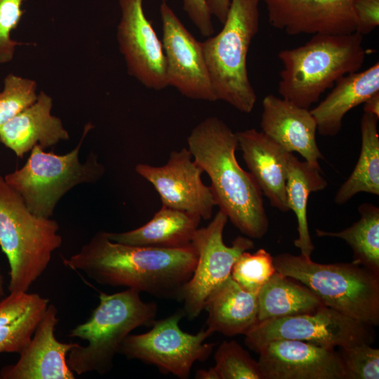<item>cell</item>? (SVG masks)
<instances>
[{
    "instance_id": "23",
    "label": "cell",
    "mask_w": 379,
    "mask_h": 379,
    "mask_svg": "<svg viewBox=\"0 0 379 379\" xmlns=\"http://www.w3.org/2000/svg\"><path fill=\"white\" fill-rule=\"evenodd\" d=\"M201 220L197 215L161 206L142 226L124 232H107V235L112 241L124 244L180 248L192 245Z\"/></svg>"
},
{
    "instance_id": "3",
    "label": "cell",
    "mask_w": 379,
    "mask_h": 379,
    "mask_svg": "<svg viewBox=\"0 0 379 379\" xmlns=\"http://www.w3.org/2000/svg\"><path fill=\"white\" fill-rule=\"evenodd\" d=\"M362 41L363 35L357 32L317 34L300 46L281 51L279 95L309 109L340 78L361 69L367 54Z\"/></svg>"
},
{
    "instance_id": "38",
    "label": "cell",
    "mask_w": 379,
    "mask_h": 379,
    "mask_svg": "<svg viewBox=\"0 0 379 379\" xmlns=\"http://www.w3.org/2000/svg\"><path fill=\"white\" fill-rule=\"evenodd\" d=\"M195 378L197 379H220L214 366L207 370H198L196 373Z\"/></svg>"
},
{
    "instance_id": "6",
    "label": "cell",
    "mask_w": 379,
    "mask_h": 379,
    "mask_svg": "<svg viewBox=\"0 0 379 379\" xmlns=\"http://www.w3.org/2000/svg\"><path fill=\"white\" fill-rule=\"evenodd\" d=\"M273 262L278 272L305 285L325 306L378 326V274L354 262L319 263L288 253L273 257Z\"/></svg>"
},
{
    "instance_id": "27",
    "label": "cell",
    "mask_w": 379,
    "mask_h": 379,
    "mask_svg": "<svg viewBox=\"0 0 379 379\" xmlns=\"http://www.w3.org/2000/svg\"><path fill=\"white\" fill-rule=\"evenodd\" d=\"M378 119L364 113L361 119V147L357 163L338 189L335 202L342 205L359 192L379 195Z\"/></svg>"
},
{
    "instance_id": "33",
    "label": "cell",
    "mask_w": 379,
    "mask_h": 379,
    "mask_svg": "<svg viewBox=\"0 0 379 379\" xmlns=\"http://www.w3.org/2000/svg\"><path fill=\"white\" fill-rule=\"evenodd\" d=\"M25 0H0V65L13 60L16 48L25 44L11 38V32L18 26L25 10Z\"/></svg>"
},
{
    "instance_id": "12",
    "label": "cell",
    "mask_w": 379,
    "mask_h": 379,
    "mask_svg": "<svg viewBox=\"0 0 379 379\" xmlns=\"http://www.w3.org/2000/svg\"><path fill=\"white\" fill-rule=\"evenodd\" d=\"M135 170L154 186L162 206L191 213L204 220L211 218L216 203L210 186L202 181L204 171L188 148L172 151L163 166L138 164Z\"/></svg>"
},
{
    "instance_id": "24",
    "label": "cell",
    "mask_w": 379,
    "mask_h": 379,
    "mask_svg": "<svg viewBox=\"0 0 379 379\" xmlns=\"http://www.w3.org/2000/svg\"><path fill=\"white\" fill-rule=\"evenodd\" d=\"M49 304L38 293L11 292L0 300V354H20Z\"/></svg>"
},
{
    "instance_id": "10",
    "label": "cell",
    "mask_w": 379,
    "mask_h": 379,
    "mask_svg": "<svg viewBox=\"0 0 379 379\" xmlns=\"http://www.w3.org/2000/svg\"><path fill=\"white\" fill-rule=\"evenodd\" d=\"M372 327L324 305L310 313L258 321L244 334V342L256 352L268 342L280 339L340 348L373 343L375 334Z\"/></svg>"
},
{
    "instance_id": "7",
    "label": "cell",
    "mask_w": 379,
    "mask_h": 379,
    "mask_svg": "<svg viewBox=\"0 0 379 379\" xmlns=\"http://www.w3.org/2000/svg\"><path fill=\"white\" fill-rule=\"evenodd\" d=\"M51 218L32 213L0 175V246L10 266L8 291L27 292L43 274L62 239Z\"/></svg>"
},
{
    "instance_id": "19",
    "label": "cell",
    "mask_w": 379,
    "mask_h": 379,
    "mask_svg": "<svg viewBox=\"0 0 379 379\" xmlns=\"http://www.w3.org/2000/svg\"><path fill=\"white\" fill-rule=\"evenodd\" d=\"M236 135L243 159L262 193L272 207L290 211L286 190L289 152L255 128Z\"/></svg>"
},
{
    "instance_id": "4",
    "label": "cell",
    "mask_w": 379,
    "mask_h": 379,
    "mask_svg": "<svg viewBox=\"0 0 379 379\" xmlns=\"http://www.w3.org/2000/svg\"><path fill=\"white\" fill-rule=\"evenodd\" d=\"M134 288L108 295L100 293L99 304L86 321L72 328L69 336L87 341L69 352L67 361L77 375L111 371L114 359L130 333L140 326H152L157 314L154 302H144Z\"/></svg>"
},
{
    "instance_id": "37",
    "label": "cell",
    "mask_w": 379,
    "mask_h": 379,
    "mask_svg": "<svg viewBox=\"0 0 379 379\" xmlns=\"http://www.w3.org/2000/svg\"><path fill=\"white\" fill-rule=\"evenodd\" d=\"M364 113L379 118V92L373 94L364 102Z\"/></svg>"
},
{
    "instance_id": "35",
    "label": "cell",
    "mask_w": 379,
    "mask_h": 379,
    "mask_svg": "<svg viewBox=\"0 0 379 379\" xmlns=\"http://www.w3.org/2000/svg\"><path fill=\"white\" fill-rule=\"evenodd\" d=\"M183 10L204 36L213 34L215 29L207 0H183Z\"/></svg>"
},
{
    "instance_id": "9",
    "label": "cell",
    "mask_w": 379,
    "mask_h": 379,
    "mask_svg": "<svg viewBox=\"0 0 379 379\" xmlns=\"http://www.w3.org/2000/svg\"><path fill=\"white\" fill-rule=\"evenodd\" d=\"M183 310L154 321L152 328L142 334H129L122 343L119 354L128 359L152 364L164 374L171 373L180 379L190 375L196 361L208 359L215 343H205L213 333L208 328L197 334L183 331L179 325Z\"/></svg>"
},
{
    "instance_id": "25",
    "label": "cell",
    "mask_w": 379,
    "mask_h": 379,
    "mask_svg": "<svg viewBox=\"0 0 379 379\" xmlns=\"http://www.w3.org/2000/svg\"><path fill=\"white\" fill-rule=\"evenodd\" d=\"M326 187L327 181L320 166L301 161L292 153L288 154L286 190L289 210L295 213L298 222V237L294 245L306 258H310L314 250L307 222L308 199L311 192L323 190Z\"/></svg>"
},
{
    "instance_id": "20",
    "label": "cell",
    "mask_w": 379,
    "mask_h": 379,
    "mask_svg": "<svg viewBox=\"0 0 379 379\" xmlns=\"http://www.w3.org/2000/svg\"><path fill=\"white\" fill-rule=\"evenodd\" d=\"M53 98L41 91L36 101L0 128V141L17 157L39 145L42 149L68 140L69 135L60 117L51 114Z\"/></svg>"
},
{
    "instance_id": "5",
    "label": "cell",
    "mask_w": 379,
    "mask_h": 379,
    "mask_svg": "<svg viewBox=\"0 0 379 379\" xmlns=\"http://www.w3.org/2000/svg\"><path fill=\"white\" fill-rule=\"evenodd\" d=\"M260 0H230L223 27L201 42L212 90L216 100L250 113L256 94L250 82L247 55L259 29Z\"/></svg>"
},
{
    "instance_id": "1",
    "label": "cell",
    "mask_w": 379,
    "mask_h": 379,
    "mask_svg": "<svg viewBox=\"0 0 379 379\" xmlns=\"http://www.w3.org/2000/svg\"><path fill=\"white\" fill-rule=\"evenodd\" d=\"M197 258L192 244L180 248L133 246L113 241L107 232L99 231L62 261L100 284L126 286L158 298L180 301Z\"/></svg>"
},
{
    "instance_id": "21",
    "label": "cell",
    "mask_w": 379,
    "mask_h": 379,
    "mask_svg": "<svg viewBox=\"0 0 379 379\" xmlns=\"http://www.w3.org/2000/svg\"><path fill=\"white\" fill-rule=\"evenodd\" d=\"M332 88L326 98L310 110L318 132L324 136L338 134L345 115L379 92V63L342 77Z\"/></svg>"
},
{
    "instance_id": "14",
    "label": "cell",
    "mask_w": 379,
    "mask_h": 379,
    "mask_svg": "<svg viewBox=\"0 0 379 379\" xmlns=\"http://www.w3.org/2000/svg\"><path fill=\"white\" fill-rule=\"evenodd\" d=\"M160 16L168 86L191 99L216 101L201 42L187 30L166 1L160 5Z\"/></svg>"
},
{
    "instance_id": "15",
    "label": "cell",
    "mask_w": 379,
    "mask_h": 379,
    "mask_svg": "<svg viewBox=\"0 0 379 379\" xmlns=\"http://www.w3.org/2000/svg\"><path fill=\"white\" fill-rule=\"evenodd\" d=\"M257 352L262 379H345L341 356L333 347L280 339Z\"/></svg>"
},
{
    "instance_id": "40",
    "label": "cell",
    "mask_w": 379,
    "mask_h": 379,
    "mask_svg": "<svg viewBox=\"0 0 379 379\" xmlns=\"http://www.w3.org/2000/svg\"><path fill=\"white\" fill-rule=\"evenodd\" d=\"M167 0H162V1H166V2Z\"/></svg>"
},
{
    "instance_id": "13",
    "label": "cell",
    "mask_w": 379,
    "mask_h": 379,
    "mask_svg": "<svg viewBox=\"0 0 379 379\" xmlns=\"http://www.w3.org/2000/svg\"><path fill=\"white\" fill-rule=\"evenodd\" d=\"M143 0H119L121 18L117 29L119 49L127 72L147 88L168 86L162 42L146 18Z\"/></svg>"
},
{
    "instance_id": "22",
    "label": "cell",
    "mask_w": 379,
    "mask_h": 379,
    "mask_svg": "<svg viewBox=\"0 0 379 379\" xmlns=\"http://www.w3.org/2000/svg\"><path fill=\"white\" fill-rule=\"evenodd\" d=\"M204 310L207 328L227 336L245 334L258 322L257 295L244 289L232 277L207 296Z\"/></svg>"
},
{
    "instance_id": "39",
    "label": "cell",
    "mask_w": 379,
    "mask_h": 379,
    "mask_svg": "<svg viewBox=\"0 0 379 379\" xmlns=\"http://www.w3.org/2000/svg\"><path fill=\"white\" fill-rule=\"evenodd\" d=\"M4 277L1 272L0 268V300L4 297Z\"/></svg>"
},
{
    "instance_id": "29",
    "label": "cell",
    "mask_w": 379,
    "mask_h": 379,
    "mask_svg": "<svg viewBox=\"0 0 379 379\" xmlns=\"http://www.w3.org/2000/svg\"><path fill=\"white\" fill-rule=\"evenodd\" d=\"M276 271L273 257L260 248L253 253L243 252L232 267L231 277L244 289L257 295Z\"/></svg>"
},
{
    "instance_id": "36",
    "label": "cell",
    "mask_w": 379,
    "mask_h": 379,
    "mask_svg": "<svg viewBox=\"0 0 379 379\" xmlns=\"http://www.w3.org/2000/svg\"><path fill=\"white\" fill-rule=\"evenodd\" d=\"M207 4L211 15L223 23L229 10L230 0H207Z\"/></svg>"
},
{
    "instance_id": "16",
    "label": "cell",
    "mask_w": 379,
    "mask_h": 379,
    "mask_svg": "<svg viewBox=\"0 0 379 379\" xmlns=\"http://www.w3.org/2000/svg\"><path fill=\"white\" fill-rule=\"evenodd\" d=\"M271 25L289 35L356 32L354 0H263Z\"/></svg>"
},
{
    "instance_id": "11",
    "label": "cell",
    "mask_w": 379,
    "mask_h": 379,
    "mask_svg": "<svg viewBox=\"0 0 379 379\" xmlns=\"http://www.w3.org/2000/svg\"><path fill=\"white\" fill-rule=\"evenodd\" d=\"M227 220L219 209L211 222L198 228L192 238V244L198 253L197 262L180 300L184 302L183 312L190 320L202 312L208 294L231 276L239 256L254 248L253 241L242 236L234 239L231 246L225 244L223 232Z\"/></svg>"
},
{
    "instance_id": "28",
    "label": "cell",
    "mask_w": 379,
    "mask_h": 379,
    "mask_svg": "<svg viewBox=\"0 0 379 379\" xmlns=\"http://www.w3.org/2000/svg\"><path fill=\"white\" fill-rule=\"evenodd\" d=\"M360 219L340 232L316 230L318 237L343 239L352 248L354 262L379 275V208L364 203L358 208Z\"/></svg>"
},
{
    "instance_id": "26",
    "label": "cell",
    "mask_w": 379,
    "mask_h": 379,
    "mask_svg": "<svg viewBox=\"0 0 379 379\" xmlns=\"http://www.w3.org/2000/svg\"><path fill=\"white\" fill-rule=\"evenodd\" d=\"M257 299L258 322L310 313L324 306L305 285L277 271L260 289Z\"/></svg>"
},
{
    "instance_id": "8",
    "label": "cell",
    "mask_w": 379,
    "mask_h": 379,
    "mask_svg": "<svg viewBox=\"0 0 379 379\" xmlns=\"http://www.w3.org/2000/svg\"><path fill=\"white\" fill-rule=\"evenodd\" d=\"M93 128L91 123H87L77 145L65 154L47 152L41 146H34L24 166L5 175L6 182L32 213L51 218L69 191L79 185L95 183L104 175L105 167L93 152L84 162L79 160L80 149Z\"/></svg>"
},
{
    "instance_id": "30",
    "label": "cell",
    "mask_w": 379,
    "mask_h": 379,
    "mask_svg": "<svg viewBox=\"0 0 379 379\" xmlns=\"http://www.w3.org/2000/svg\"><path fill=\"white\" fill-rule=\"evenodd\" d=\"M214 359L220 379H262L258 361L234 340L223 341Z\"/></svg>"
},
{
    "instance_id": "2",
    "label": "cell",
    "mask_w": 379,
    "mask_h": 379,
    "mask_svg": "<svg viewBox=\"0 0 379 379\" xmlns=\"http://www.w3.org/2000/svg\"><path fill=\"white\" fill-rule=\"evenodd\" d=\"M187 141L194 161L210 178L216 206L244 234L263 237L269 220L262 193L237 160L236 133L220 119L209 117L192 129Z\"/></svg>"
},
{
    "instance_id": "17",
    "label": "cell",
    "mask_w": 379,
    "mask_h": 379,
    "mask_svg": "<svg viewBox=\"0 0 379 379\" xmlns=\"http://www.w3.org/2000/svg\"><path fill=\"white\" fill-rule=\"evenodd\" d=\"M57 314L55 305L49 303L31 340L19 354L18 360L1 368V379L75 378L67 355L78 343H65L56 339Z\"/></svg>"
},
{
    "instance_id": "18",
    "label": "cell",
    "mask_w": 379,
    "mask_h": 379,
    "mask_svg": "<svg viewBox=\"0 0 379 379\" xmlns=\"http://www.w3.org/2000/svg\"><path fill=\"white\" fill-rule=\"evenodd\" d=\"M262 132L285 151L297 152L308 163L320 166L323 159L316 140L317 123L309 109L273 95L262 102Z\"/></svg>"
},
{
    "instance_id": "31",
    "label": "cell",
    "mask_w": 379,
    "mask_h": 379,
    "mask_svg": "<svg viewBox=\"0 0 379 379\" xmlns=\"http://www.w3.org/2000/svg\"><path fill=\"white\" fill-rule=\"evenodd\" d=\"M38 94L35 80L12 73L7 74L0 92V128L32 105Z\"/></svg>"
},
{
    "instance_id": "34",
    "label": "cell",
    "mask_w": 379,
    "mask_h": 379,
    "mask_svg": "<svg viewBox=\"0 0 379 379\" xmlns=\"http://www.w3.org/2000/svg\"><path fill=\"white\" fill-rule=\"evenodd\" d=\"M356 32L361 35L373 32L379 25V0H354Z\"/></svg>"
},
{
    "instance_id": "32",
    "label": "cell",
    "mask_w": 379,
    "mask_h": 379,
    "mask_svg": "<svg viewBox=\"0 0 379 379\" xmlns=\"http://www.w3.org/2000/svg\"><path fill=\"white\" fill-rule=\"evenodd\" d=\"M345 379H378L379 349L359 343L340 347Z\"/></svg>"
}]
</instances>
